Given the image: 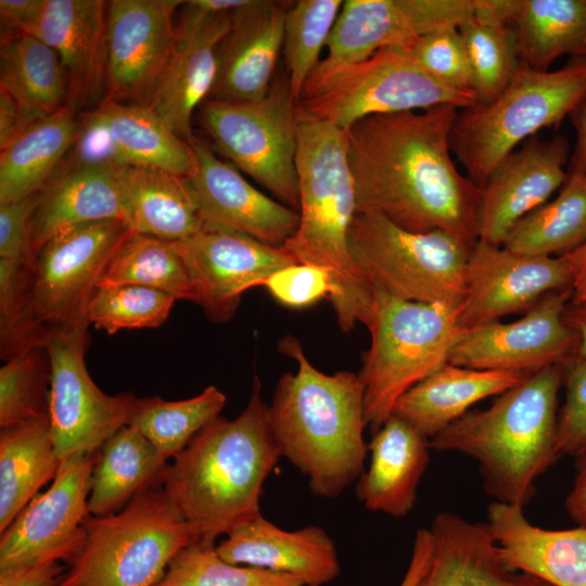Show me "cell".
<instances>
[{
	"mask_svg": "<svg viewBox=\"0 0 586 586\" xmlns=\"http://www.w3.org/2000/svg\"><path fill=\"white\" fill-rule=\"evenodd\" d=\"M458 110L372 115L345 128L357 214H377L412 232L443 230L473 247L480 188L451 157Z\"/></svg>",
	"mask_w": 586,
	"mask_h": 586,
	"instance_id": "6da1fadb",
	"label": "cell"
},
{
	"mask_svg": "<svg viewBox=\"0 0 586 586\" xmlns=\"http://www.w3.org/2000/svg\"><path fill=\"white\" fill-rule=\"evenodd\" d=\"M279 349L297 369L281 375L268 405L272 437L316 496L335 498L357 482L369 451L362 381L347 370H318L294 336L281 339Z\"/></svg>",
	"mask_w": 586,
	"mask_h": 586,
	"instance_id": "7a4b0ae2",
	"label": "cell"
},
{
	"mask_svg": "<svg viewBox=\"0 0 586 586\" xmlns=\"http://www.w3.org/2000/svg\"><path fill=\"white\" fill-rule=\"evenodd\" d=\"M260 387L255 377L242 412L207 424L166 470L163 489L200 542L215 544L262 514L263 485L281 456Z\"/></svg>",
	"mask_w": 586,
	"mask_h": 586,
	"instance_id": "3957f363",
	"label": "cell"
},
{
	"mask_svg": "<svg viewBox=\"0 0 586 586\" xmlns=\"http://www.w3.org/2000/svg\"><path fill=\"white\" fill-rule=\"evenodd\" d=\"M562 381V365L528 374L486 409L468 411L431 438V449L474 459L494 501L524 508L536 480L560 457L556 432Z\"/></svg>",
	"mask_w": 586,
	"mask_h": 586,
	"instance_id": "277c9868",
	"label": "cell"
},
{
	"mask_svg": "<svg viewBox=\"0 0 586 586\" xmlns=\"http://www.w3.org/2000/svg\"><path fill=\"white\" fill-rule=\"evenodd\" d=\"M295 167L300 222L283 247L298 264L329 268L342 296L333 306L342 331L367 322L374 290L355 265L348 232L357 214L344 128L296 109Z\"/></svg>",
	"mask_w": 586,
	"mask_h": 586,
	"instance_id": "5b68a950",
	"label": "cell"
},
{
	"mask_svg": "<svg viewBox=\"0 0 586 586\" xmlns=\"http://www.w3.org/2000/svg\"><path fill=\"white\" fill-rule=\"evenodd\" d=\"M586 100V59L557 71L521 63L509 85L493 100L458 110L450 149L481 188L494 168L527 138L558 126Z\"/></svg>",
	"mask_w": 586,
	"mask_h": 586,
	"instance_id": "8992f818",
	"label": "cell"
},
{
	"mask_svg": "<svg viewBox=\"0 0 586 586\" xmlns=\"http://www.w3.org/2000/svg\"><path fill=\"white\" fill-rule=\"evenodd\" d=\"M459 314L460 305L405 301L374 290L365 323L371 342L359 372L365 420L373 432L407 391L448 362L462 329Z\"/></svg>",
	"mask_w": 586,
	"mask_h": 586,
	"instance_id": "52a82bcc",
	"label": "cell"
},
{
	"mask_svg": "<svg viewBox=\"0 0 586 586\" xmlns=\"http://www.w3.org/2000/svg\"><path fill=\"white\" fill-rule=\"evenodd\" d=\"M85 526V545L59 586H155L174 557L200 542L163 486L115 513L90 515Z\"/></svg>",
	"mask_w": 586,
	"mask_h": 586,
	"instance_id": "ba28073f",
	"label": "cell"
},
{
	"mask_svg": "<svg viewBox=\"0 0 586 586\" xmlns=\"http://www.w3.org/2000/svg\"><path fill=\"white\" fill-rule=\"evenodd\" d=\"M475 102L474 92L441 84L397 46L383 48L356 63L316 67L296 109L345 129L372 115L438 105L462 109Z\"/></svg>",
	"mask_w": 586,
	"mask_h": 586,
	"instance_id": "9c48e42d",
	"label": "cell"
},
{
	"mask_svg": "<svg viewBox=\"0 0 586 586\" xmlns=\"http://www.w3.org/2000/svg\"><path fill=\"white\" fill-rule=\"evenodd\" d=\"M348 246L374 290L420 303L460 305L464 297L472 247L449 232H412L377 214H356Z\"/></svg>",
	"mask_w": 586,
	"mask_h": 586,
	"instance_id": "30bf717a",
	"label": "cell"
},
{
	"mask_svg": "<svg viewBox=\"0 0 586 586\" xmlns=\"http://www.w3.org/2000/svg\"><path fill=\"white\" fill-rule=\"evenodd\" d=\"M199 112L203 128L232 165L297 212V114L288 76L275 79L260 99H206Z\"/></svg>",
	"mask_w": 586,
	"mask_h": 586,
	"instance_id": "8fae6325",
	"label": "cell"
},
{
	"mask_svg": "<svg viewBox=\"0 0 586 586\" xmlns=\"http://www.w3.org/2000/svg\"><path fill=\"white\" fill-rule=\"evenodd\" d=\"M132 230L118 220L80 225L49 239L35 252L29 275V314L51 332L89 323L90 298L114 252Z\"/></svg>",
	"mask_w": 586,
	"mask_h": 586,
	"instance_id": "7c38bea8",
	"label": "cell"
},
{
	"mask_svg": "<svg viewBox=\"0 0 586 586\" xmlns=\"http://www.w3.org/2000/svg\"><path fill=\"white\" fill-rule=\"evenodd\" d=\"M89 323L55 330L47 348L51 362L49 420L59 458L99 450L129 424L138 397L107 395L91 379L85 362Z\"/></svg>",
	"mask_w": 586,
	"mask_h": 586,
	"instance_id": "4fadbf2b",
	"label": "cell"
},
{
	"mask_svg": "<svg viewBox=\"0 0 586 586\" xmlns=\"http://www.w3.org/2000/svg\"><path fill=\"white\" fill-rule=\"evenodd\" d=\"M99 450L62 461L49 488L37 494L0 538V573L73 562L86 538L88 499Z\"/></svg>",
	"mask_w": 586,
	"mask_h": 586,
	"instance_id": "5bb4252c",
	"label": "cell"
},
{
	"mask_svg": "<svg viewBox=\"0 0 586 586\" xmlns=\"http://www.w3.org/2000/svg\"><path fill=\"white\" fill-rule=\"evenodd\" d=\"M571 300V289L566 288L547 294L518 320L462 328L448 362L525 374L563 365L577 343L564 319Z\"/></svg>",
	"mask_w": 586,
	"mask_h": 586,
	"instance_id": "9a60e30c",
	"label": "cell"
},
{
	"mask_svg": "<svg viewBox=\"0 0 586 586\" xmlns=\"http://www.w3.org/2000/svg\"><path fill=\"white\" fill-rule=\"evenodd\" d=\"M180 0L107 2L106 99L149 106L169 59Z\"/></svg>",
	"mask_w": 586,
	"mask_h": 586,
	"instance_id": "2e32d148",
	"label": "cell"
},
{
	"mask_svg": "<svg viewBox=\"0 0 586 586\" xmlns=\"http://www.w3.org/2000/svg\"><path fill=\"white\" fill-rule=\"evenodd\" d=\"M563 256H535L476 241L466 267L459 324L471 328L526 311L547 294L570 288Z\"/></svg>",
	"mask_w": 586,
	"mask_h": 586,
	"instance_id": "e0dca14e",
	"label": "cell"
},
{
	"mask_svg": "<svg viewBox=\"0 0 586 586\" xmlns=\"http://www.w3.org/2000/svg\"><path fill=\"white\" fill-rule=\"evenodd\" d=\"M476 0H346L319 68L356 63L444 27H459Z\"/></svg>",
	"mask_w": 586,
	"mask_h": 586,
	"instance_id": "ac0fdd59",
	"label": "cell"
},
{
	"mask_svg": "<svg viewBox=\"0 0 586 586\" xmlns=\"http://www.w3.org/2000/svg\"><path fill=\"white\" fill-rule=\"evenodd\" d=\"M569 155L564 136L533 138L507 155L480 188L477 241L501 246L520 219L564 184Z\"/></svg>",
	"mask_w": 586,
	"mask_h": 586,
	"instance_id": "d6986e66",
	"label": "cell"
},
{
	"mask_svg": "<svg viewBox=\"0 0 586 586\" xmlns=\"http://www.w3.org/2000/svg\"><path fill=\"white\" fill-rule=\"evenodd\" d=\"M233 12L203 11L192 0L180 7L171 52L148 107L188 143L195 138L193 113L213 88L217 47Z\"/></svg>",
	"mask_w": 586,
	"mask_h": 586,
	"instance_id": "ffe728a7",
	"label": "cell"
},
{
	"mask_svg": "<svg viewBox=\"0 0 586 586\" xmlns=\"http://www.w3.org/2000/svg\"><path fill=\"white\" fill-rule=\"evenodd\" d=\"M189 144L196 170L186 179L205 227L283 246L298 227V212L249 183L234 165L218 158L206 142L195 137Z\"/></svg>",
	"mask_w": 586,
	"mask_h": 586,
	"instance_id": "44dd1931",
	"label": "cell"
},
{
	"mask_svg": "<svg viewBox=\"0 0 586 586\" xmlns=\"http://www.w3.org/2000/svg\"><path fill=\"white\" fill-rule=\"evenodd\" d=\"M180 244L200 291V305L217 322L232 318L244 292L298 264L283 246L218 228L204 227Z\"/></svg>",
	"mask_w": 586,
	"mask_h": 586,
	"instance_id": "7402d4cb",
	"label": "cell"
},
{
	"mask_svg": "<svg viewBox=\"0 0 586 586\" xmlns=\"http://www.w3.org/2000/svg\"><path fill=\"white\" fill-rule=\"evenodd\" d=\"M60 59L67 106L94 109L107 95V2L43 0L38 18L26 33Z\"/></svg>",
	"mask_w": 586,
	"mask_h": 586,
	"instance_id": "603a6c76",
	"label": "cell"
},
{
	"mask_svg": "<svg viewBox=\"0 0 586 586\" xmlns=\"http://www.w3.org/2000/svg\"><path fill=\"white\" fill-rule=\"evenodd\" d=\"M291 1L249 0L232 14L216 53V76L207 99L252 101L267 94L283 50Z\"/></svg>",
	"mask_w": 586,
	"mask_h": 586,
	"instance_id": "cb8c5ba5",
	"label": "cell"
},
{
	"mask_svg": "<svg viewBox=\"0 0 586 586\" xmlns=\"http://www.w3.org/2000/svg\"><path fill=\"white\" fill-rule=\"evenodd\" d=\"M216 549L229 563L294 575L309 586H324L341 571L335 544L322 527L286 531L262 514L233 527Z\"/></svg>",
	"mask_w": 586,
	"mask_h": 586,
	"instance_id": "d4e9b609",
	"label": "cell"
},
{
	"mask_svg": "<svg viewBox=\"0 0 586 586\" xmlns=\"http://www.w3.org/2000/svg\"><path fill=\"white\" fill-rule=\"evenodd\" d=\"M66 161L41 191L33 220L34 252L55 234L80 225L118 220L129 227L119 167L72 155Z\"/></svg>",
	"mask_w": 586,
	"mask_h": 586,
	"instance_id": "484cf974",
	"label": "cell"
},
{
	"mask_svg": "<svg viewBox=\"0 0 586 586\" xmlns=\"http://www.w3.org/2000/svg\"><path fill=\"white\" fill-rule=\"evenodd\" d=\"M486 523L509 569L551 586H586V525L543 528L522 507L498 501L488 506Z\"/></svg>",
	"mask_w": 586,
	"mask_h": 586,
	"instance_id": "4316f807",
	"label": "cell"
},
{
	"mask_svg": "<svg viewBox=\"0 0 586 586\" xmlns=\"http://www.w3.org/2000/svg\"><path fill=\"white\" fill-rule=\"evenodd\" d=\"M432 550L416 586H551L509 569L487 523L443 511L429 527Z\"/></svg>",
	"mask_w": 586,
	"mask_h": 586,
	"instance_id": "83f0119b",
	"label": "cell"
},
{
	"mask_svg": "<svg viewBox=\"0 0 586 586\" xmlns=\"http://www.w3.org/2000/svg\"><path fill=\"white\" fill-rule=\"evenodd\" d=\"M430 449L425 435L392 413L373 432L369 467L356 482V495L362 506L393 518L407 515L416 502Z\"/></svg>",
	"mask_w": 586,
	"mask_h": 586,
	"instance_id": "f1b7e54d",
	"label": "cell"
},
{
	"mask_svg": "<svg viewBox=\"0 0 586 586\" xmlns=\"http://www.w3.org/2000/svg\"><path fill=\"white\" fill-rule=\"evenodd\" d=\"M527 375L446 362L407 391L396 403L393 413L431 440L464 416L474 404L502 394Z\"/></svg>",
	"mask_w": 586,
	"mask_h": 586,
	"instance_id": "f546056e",
	"label": "cell"
},
{
	"mask_svg": "<svg viewBox=\"0 0 586 586\" xmlns=\"http://www.w3.org/2000/svg\"><path fill=\"white\" fill-rule=\"evenodd\" d=\"M109 135L122 166H140L191 177L196 170L192 146L149 107L105 99L84 112Z\"/></svg>",
	"mask_w": 586,
	"mask_h": 586,
	"instance_id": "4dcf8cb0",
	"label": "cell"
},
{
	"mask_svg": "<svg viewBox=\"0 0 586 586\" xmlns=\"http://www.w3.org/2000/svg\"><path fill=\"white\" fill-rule=\"evenodd\" d=\"M80 125L77 111L65 106L0 150V205L40 193L74 146Z\"/></svg>",
	"mask_w": 586,
	"mask_h": 586,
	"instance_id": "1f68e13d",
	"label": "cell"
},
{
	"mask_svg": "<svg viewBox=\"0 0 586 586\" xmlns=\"http://www.w3.org/2000/svg\"><path fill=\"white\" fill-rule=\"evenodd\" d=\"M0 90L16 104L18 133L67 106L59 56L44 42L24 33L1 39Z\"/></svg>",
	"mask_w": 586,
	"mask_h": 586,
	"instance_id": "d6a6232c",
	"label": "cell"
},
{
	"mask_svg": "<svg viewBox=\"0 0 586 586\" xmlns=\"http://www.w3.org/2000/svg\"><path fill=\"white\" fill-rule=\"evenodd\" d=\"M119 176L132 231L180 242L205 227L184 177L140 166L119 167Z\"/></svg>",
	"mask_w": 586,
	"mask_h": 586,
	"instance_id": "836d02e7",
	"label": "cell"
},
{
	"mask_svg": "<svg viewBox=\"0 0 586 586\" xmlns=\"http://www.w3.org/2000/svg\"><path fill=\"white\" fill-rule=\"evenodd\" d=\"M167 460L137 429L126 425L99 449L91 477L89 513L122 510L140 493L163 486Z\"/></svg>",
	"mask_w": 586,
	"mask_h": 586,
	"instance_id": "e575fe53",
	"label": "cell"
},
{
	"mask_svg": "<svg viewBox=\"0 0 586 586\" xmlns=\"http://www.w3.org/2000/svg\"><path fill=\"white\" fill-rule=\"evenodd\" d=\"M521 61L538 71L560 56L586 59V0H505Z\"/></svg>",
	"mask_w": 586,
	"mask_h": 586,
	"instance_id": "d590c367",
	"label": "cell"
},
{
	"mask_svg": "<svg viewBox=\"0 0 586 586\" xmlns=\"http://www.w3.org/2000/svg\"><path fill=\"white\" fill-rule=\"evenodd\" d=\"M61 464L49 416L1 429L0 533L55 477Z\"/></svg>",
	"mask_w": 586,
	"mask_h": 586,
	"instance_id": "8d00e7d4",
	"label": "cell"
},
{
	"mask_svg": "<svg viewBox=\"0 0 586 586\" xmlns=\"http://www.w3.org/2000/svg\"><path fill=\"white\" fill-rule=\"evenodd\" d=\"M140 285L200 305V291L179 241L130 231L110 259L98 286ZM97 286V288H98Z\"/></svg>",
	"mask_w": 586,
	"mask_h": 586,
	"instance_id": "74e56055",
	"label": "cell"
},
{
	"mask_svg": "<svg viewBox=\"0 0 586 586\" xmlns=\"http://www.w3.org/2000/svg\"><path fill=\"white\" fill-rule=\"evenodd\" d=\"M477 102L496 98L521 66L515 36L505 0H476V8L459 27Z\"/></svg>",
	"mask_w": 586,
	"mask_h": 586,
	"instance_id": "f35d334b",
	"label": "cell"
},
{
	"mask_svg": "<svg viewBox=\"0 0 586 586\" xmlns=\"http://www.w3.org/2000/svg\"><path fill=\"white\" fill-rule=\"evenodd\" d=\"M586 241V175L569 174L557 196L520 219L501 246L520 254L563 256Z\"/></svg>",
	"mask_w": 586,
	"mask_h": 586,
	"instance_id": "ab89813d",
	"label": "cell"
},
{
	"mask_svg": "<svg viewBox=\"0 0 586 586\" xmlns=\"http://www.w3.org/2000/svg\"><path fill=\"white\" fill-rule=\"evenodd\" d=\"M226 399L215 385L183 400L138 397L128 425L137 429L168 460L178 456L201 430L220 417Z\"/></svg>",
	"mask_w": 586,
	"mask_h": 586,
	"instance_id": "60d3db41",
	"label": "cell"
},
{
	"mask_svg": "<svg viewBox=\"0 0 586 586\" xmlns=\"http://www.w3.org/2000/svg\"><path fill=\"white\" fill-rule=\"evenodd\" d=\"M343 3L342 0H300L292 2L286 12L282 51L295 105L320 62L321 50L327 47Z\"/></svg>",
	"mask_w": 586,
	"mask_h": 586,
	"instance_id": "b9f144b4",
	"label": "cell"
},
{
	"mask_svg": "<svg viewBox=\"0 0 586 586\" xmlns=\"http://www.w3.org/2000/svg\"><path fill=\"white\" fill-rule=\"evenodd\" d=\"M0 368V426L49 416L51 362L47 344L28 347Z\"/></svg>",
	"mask_w": 586,
	"mask_h": 586,
	"instance_id": "7bdbcfd3",
	"label": "cell"
},
{
	"mask_svg": "<svg viewBox=\"0 0 586 586\" xmlns=\"http://www.w3.org/2000/svg\"><path fill=\"white\" fill-rule=\"evenodd\" d=\"M155 586H305L290 574L232 564L217 552L215 544L193 543L170 561Z\"/></svg>",
	"mask_w": 586,
	"mask_h": 586,
	"instance_id": "ee69618b",
	"label": "cell"
},
{
	"mask_svg": "<svg viewBox=\"0 0 586 586\" xmlns=\"http://www.w3.org/2000/svg\"><path fill=\"white\" fill-rule=\"evenodd\" d=\"M176 301L164 292L140 285L98 286L88 304L87 319L109 334L156 328L167 320Z\"/></svg>",
	"mask_w": 586,
	"mask_h": 586,
	"instance_id": "f6af8a7d",
	"label": "cell"
},
{
	"mask_svg": "<svg viewBox=\"0 0 586 586\" xmlns=\"http://www.w3.org/2000/svg\"><path fill=\"white\" fill-rule=\"evenodd\" d=\"M33 263L0 258V353L3 360L48 341L29 314L28 286Z\"/></svg>",
	"mask_w": 586,
	"mask_h": 586,
	"instance_id": "bcb514c9",
	"label": "cell"
},
{
	"mask_svg": "<svg viewBox=\"0 0 586 586\" xmlns=\"http://www.w3.org/2000/svg\"><path fill=\"white\" fill-rule=\"evenodd\" d=\"M402 47L419 67L441 84L473 92L470 65L458 27L433 30Z\"/></svg>",
	"mask_w": 586,
	"mask_h": 586,
	"instance_id": "7dc6e473",
	"label": "cell"
},
{
	"mask_svg": "<svg viewBox=\"0 0 586 586\" xmlns=\"http://www.w3.org/2000/svg\"><path fill=\"white\" fill-rule=\"evenodd\" d=\"M260 286L271 296L290 308L310 306L328 297L335 306L342 291L333 272L326 267L311 264H294L284 267L265 279Z\"/></svg>",
	"mask_w": 586,
	"mask_h": 586,
	"instance_id": "c3c4849f",
	"label": "cell"
},
{
	"mask_svg": "<svg viewBox=\"0 0 586 586\" xmlns=\"http://www.w3.org/2000/svg\"><path fill=\"white\" fill-rule=\"evenodd\" d=\"M565 402L558 412L556 446L559 456L586 455V359L571 356L562 365Z\"/></svg>",
	"mask_w": 586,
	"mask_h": 586,
	"instance_id": "681fc988",
	"label": "cell"
},
{
	"mask_svg": "<svg viewBox=\"0 0 586 586\" xmlns=\"http://www.w3.org/2000/svg\"><path fill=\"white\" fill-rule=\"evenodd\" d=\"M41 192L0 205V258L33 262V220Z\"/></svg>",
	"mask_w": 586,
	"mask_h": 586,
	"instance_id": "f907efd6",
	"label": "cell"
},
{
	"mask_svg": "<svg viewBox=\"0 0 586 586\" xmlns=\"http://www.w3.org/2000/svg\"><path fill=\"white\" fill-rule=\"evenodd\" d=\"M43 0H0L1 39L26 34L39 16Z\"/></svg>",
	"mask_w": 586,
	"mask_h": 586,
	"instance_id": "816d5d0a",
	"label": "cell"
},
{
	"mask_svg": "<svg viewBox=\"0 0 586 586\" xmlns=\"http://www.w3.org/2000/svg\"><path fill=\"white\" fill-rule=\"evenodd\" d=\"M64 575L59 563H48L0 573V586H59Z\"/></svg>",
	"mask_w": 586,
	"mask_h": 586,
	"instance_id": "f5cc1de1",
	"label": "cell"
},
{
	"mask_svg": "<svg viewBox=\"0 0 586 586\" xmlns=\"http://www.w3.org/2000/svg\"><path fill=\"white\" fill-rule=\"evenodd\" d=\"M432 550V536L429 528H420L415 536L408 568L399 586H416L424 572Z\"/></svg>",
	"mask_w": 586,
	"mask_h": 586,
	"instance_id": "db71d44e",
	"label": "cell"
},
{
	"mask_svg": "<svg viewBox=\"0 0 586 586\" xmlns=\"http://www.w3.org/2000/svg\"><path fill=\"white\" fill-rule=\"evenodd\" d=\"M571 273L572 303L586 305V241L563 255Z\"/></svg>",
	"mask_w": 586,
	"mask_h": 586,
	"instance_id": "11a10c76",
	"label": "cell"
},
{
	"mask_svg": "<svg viewBox=\"0 0 586 586\" xmlns=\"http://www.w3.org/2000/svg\"><path fill=\"white\" fill-rule=\"evenodd\" d=\"M577 474L565 499L569 515L579 525H586V455L581 457Z\"/></svg>",
	"mask_w": 586,
	"mask_h": 586,
	"instance_id": "9f6ffc18",
	"label": "cell"
},
{
	"mask_svg": "<svg viewBox=\"0 0 586 586\" xmlns=\"http://www.w3.org/2000/svg\"><path fill=\"white\" fill-rule=\"evenodd\" d=\"M18 135V112L13 99L0 90V150L8 146Z\"/></svg>",
	"mask_w": 586,
	"mask_h": 586,
	"instance_id": "6f0895ef",
	"label": "cell"
},
{
	"mask_svg": "<svg viewBox=\"0 0 586 586\" xmlns=\"http://www.w3.org/2000/svg\"><path fill=\"white\" fill-rule=\"evenodd\" d=\"M575 112L577 139L569 174L586 175V100Z\"/></svg>",
	"mask_w": 586,
	"mask_h": 586,
	"instance_id": "680465c9",
	"label": "cell"
},
{
	"mask_svg": "<svg viewBox=\"0 0 586 586\" xmlns=\"http://www.w3.org/2000/svg\"><path fill=\"white\" fill-rule=\"evenodd\" d=\"M564 319L576 336V353L586 359V305L570 303Z\"/></svg>",
	"mask_w": 586,
	"mask_h": 586,
	"instance_id": "91938a15",
	"label": "cell"
},
{
	"mask_svg": "<svg viewBox=\"0 0 586 586\" xmlns=\"http://www.w3.org/2000/svg\"><path fill=\"white\" fill-rule=\"evenodd\" d=\"M305 586H309V585H305Z\"/></svg>",
	"mask_w": 586,
	"mask_h": 586,
	"instance_id": "94428289",
	"label": "cell"
}]
</instances>
